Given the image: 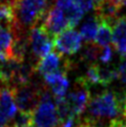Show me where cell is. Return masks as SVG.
<instances>
[{"mask_svg": "<svg viewBox=\"0 0 126 127\" xmlns=\"http://www.w3.org/2000/svg\"><path fill=\"white\" fill-rule=\"evenodd\" d=\"M125 105L126 96L105 90L91 98L86 108L87 116L84 119L102 127L107 121L111 123L115 120L124 119Z\"/></svg>", "mask_w": 126, "mask_h": 127, "instance_id": "obj_1", "label": "cell"}, {"mask_svg": "<svg viewBox=\"0 0 126 127\" xmlns=\"http://www.w3.org/2000/svg\"><path fill=\"white\" fill-rule=\"evenodd\" d=\"M47 0H18L14 6V26L20 31L33 29L41 24L46 14Z\"/></svg>", "mask_w": 126, "mask_h": 127, "instance_id": "obj_2", "label": "cell"}, {"mask_svg": "<svg viewBox=\"0 0 126 127\" xmlns=\"http://www.w3.org/2000/svg\"><path fill=\"white\" fill-rule=\"evenodd\" d=\"M33 125L35 127H59L60 125L55 98L46 88L43 90L38 106L33 112Z\"/></svg>", "mask_w": 126, "mask_h": 127, "instance_id": "obj_3", "label": "cell"}, {"mask_svg": "<svg viewBox=\"0 0 126 127\" xmlns=\"http://www.w3.org/2000/svg\"><path fill=\"white\" fill-rule=\"evenodd\" d=\"M44 89L45 87H41L31 82L24 85L13 87L12 92L19 111L22 113L33 115L40 102Z\"/></svg>", "mask_w": 126, "mask_h": 127, "instance_id": "obj_4", "label": "cell"}, {"mask_svg": "<svg viewBox=\"0 0 126 127\" xmlns=\"http://www.w3.org/2000/svg\"><path fill=\"white\" fill-rule=\"evenodd\" d=\"M89 101H91V94L88 85L82 78H80L76 83L75 88L65 97L67 107L71 115L79 119V117L86 110Z\"/></svg>", "mask_w": 126, "mask_h": 127, "instance_id": "obj_5", "label": "cell"}, {"mask_svg": "<svg viewBox=\"0 0 126 127\" xmlns=\"http://www.w3.org/2000/svg\"><path fill=\"white\" fill-rule=\"evenodd\" d=\"M82 39L80 33L73 29H68L54 38V47L61 56L73 55L82 46Z\"/></svg>", "mask_w": 126, "mask_h": 127, "instance_id": "obj_6", "label": "cell"}, {"mask_svg": "<svg viewBox=\"0 0 126 127\" xmlns=\"http://www.w3.org/2000/svg\"><path fill=\"white\" fill-rule=\"evenodd\" d=\"M39 25H42V28L53 38V40L58 35H60L62 32L68 30L69 28L66 17L63 14V12L56 5L52 6L46 12L41 24Z\"/></svg>", "mask_w": 126, "mask_h": 127, "instance_id": "obj_7", "label": "cell"}, {"mask_svg": "<svg viewBox=\"0 0 126 127\" xmlns=\"http://www.w3.org/2000/svg\"><path fill=\"white\" fill-rule=\"evenodd\" d=\"M29 42L31 43L32 51L35 56L40 59L48 55L54 46L52 37L42 28V25H36L30 30Z\"/></svg>", "mask_w": 126, "mask_h": 127, "instance_id": "obj_8", "label": "cell"}, {"mask_svg": "<svg viewBox=\"0 0 126 127\" xmlns=\"http://www.w3.org/2000/svg\"><path fill=\"white\" fill-rule=\"evenodd\" d=\"M18 107L15 103L12 88H0V127H6L15 119Z\"/></svg>", "mask_w": 126, "mask_h": 127, "instance_id": "obj_9", "label": "cell"}, {"mask_svg": "<svg viewBox=\"0 0 126 127\" xmlns=\"http://www.w3.org/2000/svg\"><path fill=\"white\" fill-rule=\"evenodd\" d=\"M44 80L48 86H51L55 99H63L66 97L69 82L67 80L65 71L58 70L44 77Z\"/></svg>", "mask_w": 126, "mask_h": 127, "instance_id": "obj_10", "label": "cell"}, {"mask_svg": "<svg viewBox=\"0 0 126 127\" xmlns=\"http://www.w3.org/2000/svg\"><path fill=\"white\" fill-rule=\"evenodd\" d=\"M55 5L63 12L68 21L69 29L75 28L83 18L84 12L81 10V7L75 0H58Z\"/></svg>", "mask_w": 126, "mask_h": 127, "instance_id": "obj_11", "label": "cell"}, {"mask_svg": "<svg viewBox=\"0 0 126 127\" xmlns=\"http://www.w3.org/2000/svg\"><path fill=\"white\" fill-rule=\"evenodd\" d=\"M14 39V33L11 28L0 25V61L1 62L12 60Z\"/></svg>", "mask_w": 126, "mask_h": 127, "instance_id": "obj_12", "label": "cell"}, {"mask_svg": "<svg viewBox=\"0 0 126 127\" xmlns=\"http://www.w3.org/2000/svg\"><path fill=\"white\" fill-rule=\"evenodd\" d=\"M112 43L117 51L126 57V17H119L114 23Z\"/></svg>", "mask_w": 126, "mask_h": 127, "instance_id": "obj_13", "label": "cell"}, {"mask_svg": "<svg viewBox=\"0 0 126 127\" xmlns=\"http://www.w3.org/2000/svg\"><path fill=\"white\" fill-rule=\"evenodd\" d=\"M61 57L62 56L59 55L58 53H49L48 55L41 58L38 61L35 69L43 77L51 75L53 72H56L58 71V68L60 66Z\"/></svg>", "mask_w": 126, "mask_h": 127, "instance_id": "obj_14", "label": "cell"}, {"mask_svg": "<svg viewBox=\"0 0 126 127\" xmlns=\"http://www.w3.org/2000/svg\"><path fill=\"white\" fill-rule=\"evenodd\" d=\"M99 28V20L94 16H89L85 19L80 28V35L87 43H93L96 39V35Z\"/></svg>", "mask_w": 126, "mask_h": 127, "instance_id": "obj_15", "label": "cell"}, {"mask_svg": "<svg viewBox=\"0 0 126 127\" xmlns=\"http://www.w3.org/2000/svg\"><path fill=\"white\" fill-rule=\"evenodd\" d=\"M99 20V19H98ZM112 42V28L109 23L105 21L99 20V28L94 43L99 47L109 46V43Z\"/></svg>", "mask_w": 126, "mask_h": 127, "instance_id": "obj_16", "label": "cell"}, {"mask_svg": "<svg viewBox=\"0 0 126 127\" xmlns=\"http://www.w3.org/2000/svg\"><path fill=\"white\" fill-rule=\"evenodd\" d=\"M15 23L14 7L7 4L0 3V25L11 28Z\"/></svg>", "mask_w": 126, "mask_h": 127, "instance_id": "obj_17", "label": "cell"}, {"mask_svg": "<svg viewBox=\"0 0 126 127\" xmlns=\"http://www.w3.org/2000/svg\"><path fill=\"white\" fill-rule=\"evenodd\" d=\"M99 65L97 64H93L89 66V68L86 71L84 78H82L85 83L87 85L91 84H100V75H99Z\"/></svg>", "mask_w": 126, "mask_h": 127, "instance_id": "obj_18", "label": "cell"}, {"mask_svg": "<svg viewBox=\"0 0 126 127\" xmlns=\"http://www.w3.org/2000/svg\"><path fill=\"white\" fill-rule=\"evenodd\" d=\"M100 54H101L100 47L93 42V43H88L86 45V47L84 48L83 57L88 61H94L100 58Z\"/></svg>", "mask_w": 126, "mask_h": 127, "instance_id": "obj_19", "label": "cell"}, {"mask_svg": "<svg viewBox=\"0 0 126 127\" xmlns=\"http://www.w3.org/2000/svg\"><path fill=\"white\" fill-rule=\"evenodd\" d=\"M111 57H112V51H111V47L110 46H105L102 48L101 54H100V60L103 63H108L111 60Z\"/></svg>", "mask_w": 126, "mask_h": 127, "instance_id": "obj_20", "label": "cell"}, {"mask_svg": "<svg viewBox=\"0 0 126 127\" xmlns=\"http://www.w3.org/2000/svg\"><path fill=\"white\" fill-rule=\"evenodd\" d=\"M118 74H119V78L122 80L123 82L126 83V59L118 68Z\"/></svg>", "mask_w": 126, "mask_h": 127, "instance_id": "obj_21", "label": "cell"}, {"mask_svg": "<svg viewBox=\"0 0 126 127\" xmlns=\"http://www.w3.org/2000/svg\"><path fill=\"white\" fill-rule=\"evenodd\" d=\"M111 123L115 127H126V120L125 119L115 120V121H112Z\"/></svg>", "mask_w": 126, "mask_h": 127, "instance_id": "obj_22", "label": "cell"}, {"mask_svg": "<svg viewBox=\"0 0 126 127\" xmlns=\"http://www.w3.org/2000/svg\"><path fill=\"white\" fill-rule=\"evenodd\" d=\"M17 2H18V0H0V3L7 4V5H11V6H13V7L16 5Z\"/></svg>", "mask_w": 126, "mask_h": 127, "instance_id": "obj_23", "label": "cell"}, {"mask_svg": "<svg viewBox=\"0 0 126 127\" xmlns=\"http://www.w3.org/2000/svg\"><path fill=\"white\" fill-rule=\"evenodd\" d=\"M103 1H104V0H94V7L98 6L99 4H101Z\"/></svg>", "mask_w": 126, "mask_h": 127, "instance_id": "obj_24", "label": "cell"}, {"mask_svg": "<svg viewBox=\"0 0 126 127\" xmlns=\"http://www.w3.org/2000/svg\"><path fill=\"white\" fill-rule=\"evenodd\" d=\"M114 1H116L117 3L121 4V5H123V3H124V1H125V0H114Z\"/></svg>", "mask_w": 126, "mask_h": 127, "instance_id": "obj_25", "label": "cell"}, {"mask_svg": "<svg viewBox=\"0 0 126 127\" xmlns=\"http://www.w3.org/2000/svg\"><path fill=\"white\" fill-rule=\"evenodd\" d=\"M12 127H15V126H12ZM22 127H35L33 124H32V125H28V126H22Z\"/></svg>", "mask_w": 126, "mask_h": 127, "instance_id": "obj_26", "label": "cell"}, {"mask_svg": "<svg viewBox=\"0 0 126 127\" xmlns=\"http://www.w3.org/2000/svg\"><path fill=\"white\" fill-rule=\"evenodd\" d=\"M124 119L126 120V105H125V112H124Z\"/></svg>", "mask_w": 126, "mask_h": 127, "instance_id": "obj_27", "label": "cell"}, {"mask_svg": "<svg viewBox=\"0 0 126 127\" xmlns=\"http://www.w3.org/2000/svg\"><path fill=\"white\" fill-rule=\"evenodd\" d=\"M123 4H124V5L126 6V0H125V1H124V3H123Z\"/></svg>", "mask_w": 126, "mask_h": 127, "instance_id": "obj_28", "label": "cell"}]
</instances>
